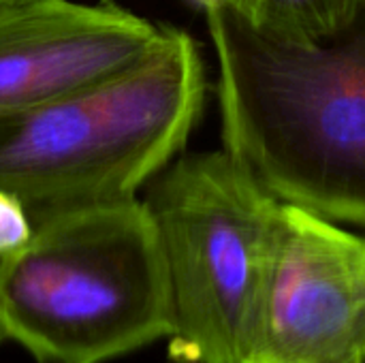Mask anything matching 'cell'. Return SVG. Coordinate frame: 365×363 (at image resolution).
Instances as JSON below:
<instances>
[{
	"label": "cell",
	"instance_id": "4",
	"mask_svg": "<svg viewBox=\"0 0 365 363\" xmlns=\"http://www.w3.org/2000/svg\"><path fill=\"white\" fill-rule=\"evenodd\" d=\"M145 203L169 274V359L244 363L280 242L282 201L222 150L173 163Z\"/></svg>",
	"mask_w": 365,
	"mask_h": 363
},
{
	"label": "cell",
	"instance_id": "10",
	"mask_svg": "<svg viewBox=\"0 0 365 363\" xmlns=\"http://www.w3.org/2000/svg\"><path fill=\"white\" fill-rule=\"evenodd\" d=\"M192 2H197L199 6H203V9H205V6H210L212 2H216V0H192Z\"/></svg>",
	"mask_w": 365,
	"mask_h": 363
},
{
	"label": "cell",
	"instance_id": "11",
	"mask_svg": "<svg viewBox=\"0 0 365 363\" xmlns=\"http://www.w3.org/2000/svg\"><path fill=\"white\" fill-rule=\"evenodd\" d=\"M2 342H4V338H2V336H0V344H2Z\"/></svg>",
	"mask_w": 365,
	"mask_h": 363
},
{
	"label": "cell",
	"instance_id": "8",
	"mask_svg": "<svg viewBox=\"0 0 365 363\" xmlns=\"http://www.w3.org/2000/svg\"><path fill=\"white\" fill-rule=\"evenodd\" d=\"M32 233V218L24 203L0 188V257L17 250Z\"/></svg>",
	"mask_w": 365,
	"mask_h": 363
},
{
	"label": "cell",
	"instance_id": "12",
	"mask_svg": "<svg viewBox=\"0 0 365 363\" xmlns=\"http://www.w3.org/2000/svg\"><path fill=\"white\" fill-rule=\"evenodd\" d=\"M364 363H365V362H364Z\"/></svg>",
	"mask_w": 365,
	"mask_h": 363
},
{
	"label": "cell",
	"instance_id": "5",
	"mask_svg": "<svg viewBox=\"0 0 365 363\" xmlns=\"http://www.w3.org/2000/svg\"><path fill=\"white\" fill-rule=\"evenodd\" d=\"M365 362V237L282 203V231L244 363Z\"/></svg>",
	"mask_w": 365,
	"mask_h": 363
},
{
	"label": "cell",
	"instance_id": "6",
	"mask_svg": "<svg viewBox=\"0 0 365 363\" xmlns=\"http://www.w3.org/2000/svg\"><path fill=\"white\" fill-rule=\"evenodd\" d=\"M163 26L111 2L0 6V116L105 81L148 56Z\"/></svg>",
	"mask_w": 365,
	"mask_h": 363
},
{
	"label": "cell",
	"instance_id": "3",
	"mask_svg": "<svg viewBox=\"0 0 365 363\" xmlns=\"http://www.w3.org/2000/svg\"><path fill=\"white\" fill-rule=\"evenodd\" d=\"M171 334L169 274L145 201L32 220L0 257V336L38 363H107Z\"/></svg>",
	"mask_w": 365,
	"mask_h": 363
},
{
	"label": "cell",
	"instance_id": "9",
	"mask_svg": "<svg viewBox=\"0 0 365 363\" xmlns=\"http://www.w3.org/2000/svg\"><path fill=\"white\" fill-rule=\"evenodd\" d=\"M21 2H30V0H0V6H9V4H21Z\"/></svg>",
	"mask_w": 365,
	"mask_h": 363
},
{
	"label": "cell",
	"instance_id": "2",
	"mask_svg": "<svg viewBox=\"0 0 365 363\" xmlns=\"http://www.w3.org/2000/svg\"><path fill=\"white\" fill-rule=\"evenodd\" d=\"M203 94L197 43L163 26L156 47L126 71L0 116V188L32 220L135 199L186 145Z\"/></svg>",
	"mask_w": 365,
	"mask_h": 363
},
{
	"label": "cell",
	"instance_id": "7",
	"mask_svg": "<svg viewBox=\"0 0 365 363\" xmlns=\"http://www.w3.org/2000/svg\"><path fill=\"white\" fill-rule=\"evenodd\" d=\"M259 28L287 36H317L346 21L364 0H225Z\"/></svg>",
	"mask_w": 365,
	"mask_h": 363
},
{
	"label": "cell",
	"instance_id": "1",
	"mask_svg": "<svg viewBox=\"0 0 365 363\" xmlns=\"http://www.w3.org/2000/svg\"><path fill=\"white\" fill-rule=\"evenodd\" d=\"M222 141L278 201L365 227V0L340 26L287 36L205 6Z\"/></svg>",
	"mask_w": 365,
	"mask_h": 363
}]
</instances>
